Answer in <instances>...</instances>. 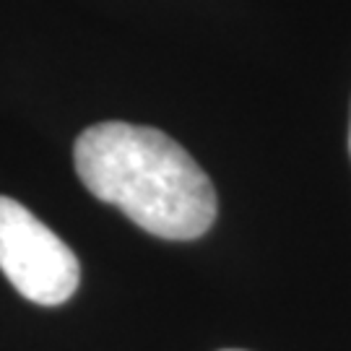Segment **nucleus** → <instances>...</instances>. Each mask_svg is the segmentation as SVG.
Masks as SVG:
<instances>
[{
	"label": "nucleus",
	"mask_w": 351,
	"mask_h": 351,
	"mask_svg": "<svg viewBox=\"0 0 351 351\" xmlns=\"http://www.w3.org/2000/svg\"><path fill=\"white\" fill-rule=\"evenodd\" d=\"M75 172L99 201L162 239L203 237L216 219V190L198 162L156 128L99 123L73 149Z\"/></svg>",
	"instance_id": "1"
},
{
	"label": "nucleus",
	"mask_w": 351,
	"mask_h": 351,
	"mask_svg": "<svg viewBox=\"0 0 351 351\" xmlns=\"http://www.w3.org/2000/svg\"><path fill=\"white\" fill-rule=\"evenodd\" d=\"M0 271L21 297L45 307L68 302L81 281L75 252L8 195H0Z\"/></svg>",
	"instance_id": "2"
},
{
	"label": "nucleus",
	"mask_w": 351,
	"mask_h": 351,
	"mask_svg": "<svg viewBox=\"0 0 351 351\" xmlns=\"http://www.w3.org/2000/svg\"><path fill=\"white\" fill-rule=\"evenodd\" d=\"M349 151H351V133H349Z\"/></svg>",
	"instance_id": "3"
}]
</instances>
